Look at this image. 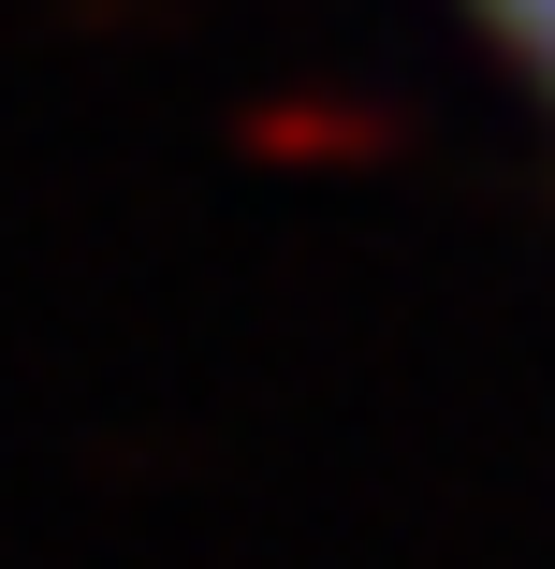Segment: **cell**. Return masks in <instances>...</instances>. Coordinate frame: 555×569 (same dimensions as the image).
I'll use <instances>...</instances> for the list:
<instances>
[{
  "mask_svg": "<svg viewBox=\"0 0 555 569\" xmlns=\"http://www.w3.org/2000/svg\"><path fill=\"white\" fill-rule=\"evenodd\" d=\"M438 16H454V30L497 59V88L555 132V0H438Z\"/></svg>",
  "mask_w": 555,
  "mask_h": 569,
  "instance_id": "6da1fadb",
  "label": "cell"
}]
</instances>
